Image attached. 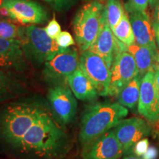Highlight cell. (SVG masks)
I'll list each match as a JSON object with an SVG mask.
<instances>
[{
    "label": "cell",
    "instance_id": "6da1fadb",
    "mask_svg": "<svg viewBox=\"0 0 159 159\" xmlns=\"http://www.w3.org/2000/svg\"><path fill=\"white\" fill-rule=\"evenodd\" d=\"M69 139L47 108L14 148L31 159H53L69 149Z\"/></svg>",
    "mask_w": 159,
    "mask_h": 159
},
{
    "label": "cell",
    "instance_id": "7a4b0ae2",
    "mask_svg": "<svg viewBox=\"0 0 159 159\" xmlns=\"http://www.w3.org/2000/svg\"><path fill=\"white\" fill-rule=\"evenodd\" d=\"M33 102H12L0 110V139L14 149L45 110Z\"/></svg>",
    "mask_w": 159,
    "mask_h": 159
},
{
    "label": "cell",
    "instance_id": "3957f363",
    "mask_svg": "<svg viewBox=\"0 0 159 159\" xmlns=\"http://www.w3.org/2000/svg\"><path fill=\"white\" fill-rule=\"evenodd\" d=\"M128 110L119 103H97L89 107L83 115L79 141L83 145L114 128L128 116Z\"/></svg>",
    "mask_w": 159,
    "mask_h": 159
},
{
    "label": "cell",
    "instance_id": "277c9868",
    "mask_svg": "<svg viewBox=\"0 0 159 159\" xmlns=\"http://www.w3.org/2000/svg\"><path fill=\"white\" fill-rule=\"evenodd\" d=\"M105 7L97 0L79 9L73 21L75 42L81 52L88 50L98 35L102 25Z\"/></svg>",
    "mask_w": 159,
    "mask_h": 159
},
{
    "label": "cell",
    "instance_id": "5b68a950",
    "mask_svg": "<svg viewBox=\"0 0 159 159\" xmlns=\"http://www.w3.org/2000/svg\"><path fill=\"white\" fill-rule=\"evenodd\" d=\"M20 38L26 56L38 63H45L66 49L59 47L55 40L47 34L44 28L35 25L22 29Z\"/></svg>",
    "mask_w": 159,
    "mask_h": 159
},
{
    "label": "cell",
    "instance_id": "8992f818",
    "mask_svg": "<svg viewBox=\"0 0 159 159\" xmlns=\"http://www.w3.org/2000/svg\"><path fill=\"white\" fill-rule=\"evenodd\" d=\"M45 80L52 85H65L67 78L80 67V56L77 49L66 48L44 63Z\"/></svg>",
    "mask_w": 159,
    "mask_h": 159
},
{
    "label": "cell",
    "instance_id": "52a82bcc",
    "mask_svg": "<svg viewBox=\"0 0 159 159\" xmlns=\"http://www.w3.org/2000/svg\"><path fill=\"white\" fill-rule=\"evenodd\" d=\"M80 68L94 85L99 96H108L111 80V69L102 57L90 50L80 55Z\"/></svg>",
    "mask_w": 159,
    "mask_h": 159
},
{
    "label": "cell",
    "instance_id": "ba28073f",
    "mask_svg": "<svg viewBox=\"0 0 159 159\" xmlns=\"http://www.w3.org/2000/svg\"><path fill=\"white\" fill-rule=\"evenodd\" d=\"M138 75L139 70L132 54L127 49L119 51L111 67L108 95L118 96L125 85Z\"/></svg>",
    "mask_w": 159,
    "mask_h": 159
},
{
    "label": "cell",
    "instance_id": "9c48e42d",
    "mask_svg": "<svg viewBox=\"0 0 159 159\" xmlns=\"http://www.w3.org/2000/svg\"><path fill=\"white\" fill-rule=\"evenodd\" d=\"M47 98L53 114L63 125L75 120L77 102L74 94L66 85H52L49 89Z\"/></svg>",
    "mask_w": 159,
    "mask_h": 159
},
{
    "label": "cell",
    "instance_id": "30bf717a",
    "mask_svg": "<svg viewBox=\"0 0 159 159\" xmlns=\"http://www.w3.org/2000/svg\"><path fill=\"white\" fill-rule=\"evenodd\" d=\"M138 111L148 122L156 123L159 121V89L154 70L147 72L142 78Z\"/></svg>",
    "mask_w": 159,
    "mask_h": 159
},
{
    "label": "cell",
    "instance_id": "8fae6325",
    "mask_svg": "<svg viewBox=\"0 0 159 159\" xmlns=\"http://www.w3.org/2000/svg\"><path fill=\"white\" fill-rule=\"evenodd\" d=\"M0 5L7 9L8 17L24 25L42 24L48 19L45 8L32 0H3Z\"/></svg>",
    "mask_w": 159,
    "mask_h": 159
},
{
    "label": "cell",
    "instance_id": "7c38bea8",
    "mask_svg": "<svg viewBox=\"0 0 159 159\" xmlns=\"http://www.w3.org/2000/svg\"><path fill=\"white\" fill-rule=\"evenodd\" d=\"M123 154L114 131L110 130L84 144L82 156L83 159H119Z\"/></svg>",
    "mask_w": 159,
    "mask_h": 159
},
{
    "label": "cell",
    "instance_id": "4fadbf2b",
    "mask_svg": "<svg viewBox=\"0 0 159 159\" xmlns=\"http://www.w3.org/2000/svg\"><path fill=\"white\" fill-rule=\"evenodd\" d=\"M113 130L122 146L124 153H128L137 142L150 136L152 128L144 119L132 117L120 121Z\"/></svg>",
    "mask_w": 159,
    "mask_h": 159
},
{
    "label": "cell",
    "instance_id": "5bb4252c",
    "mask_svg": "<svg viewBox=\"0 0 159 159\" xmlns=\"http://www.w3.org/2000/svg\"><path fill=\"white\" fill-rule=\"evenodd\" d=\"M125 49H127V46L115 37L112 30L109 27L105 17L104 9L100 30L96 40L89 50L102 57L111 69L116 55L119 51Z\"/></svg>",
    "mask_w": 159,
    "mask_h": 159
},
{
    "label": "cell",
    "instance_id": "9a60e30c",
    "mask_svg": "<svg viewBox=\"0 0 159 159\" xmlns=\"http://www.w3.org/2000/svg\"><path fill=\"white\" fill-rule=\"evenodd\" d=\"M25 55L21 40L0 38V69L16 71L25 70L27 66Z\"/></svg>",
    "mask_w": 159,
    "mask_h": 159
},
{
    "label": "cell",
    "instance_id": "2e32d148",
    "mask_svg": "<svg viewBox=\"0 0 159 159\" xmlns=\"http://www.w3.org/2000/svg\"><path fill=\"white\" fill-rule=\"evenodd\" d=\"M129 18L134 32L135 43L157 49L153 25L151 24L150 17L146 12L130 13Z\"/></svg>",
    "mask_w": 159,
    "mask_h": 159
},
{
    "label": "cell",
    "instance_id": "e0dca14e",
    "mask_svg": "<svg viewBox=\"0 0 159 159\" xmlns=\"http://www.w3.org/2000/svg\"><path fill=\"white\" fill-rule=\"evenodd\" d=\"M67 84L80 100H93L99 95L94 85L80 67L68 77Z\"/></svg>",
    "mask_w": 159,
    "mask_h": 159
},
{
    "label": "cell",
    "instance_id": "ac0fdd59",
    "mask_svg": "<svg viewBox=\"0 0 159 159\" xmlns=\"http://www.w3.org/2000/svg\"><path fill=\"white\" fill-rule=\"evenodd\" d=\"M127 50L132 54L136 61L139 74L143 77L148 71L154 70L158 50L146 46L134 44L127 46Z\"/></svg>",
    "mask_w": 159,
    "mask_h": 159
},
{
    "label": "cell",
    "instance_id": "d6986e66",
    "mask_svg": "<svg viewBox=\"0 0 159 159\" xmlns=\"http://www.w3.org/2000/svg\"><path fill=\"white\" fill-rule=\"evenodd\" d=\"M142 78L140 75H138L122 89L117 96L119 104L130 109L136 108L139 103Z\"/></svg>",
    "mask_w": 159,
    "mask_h": 159
},
{
    "label": "cell",
    "instance_id": "ffe728a7",
    "mask_svg": "<svg viewBox=\"0 0 159 159\" xmlns=\"http://www.w3.org/2000/svg\"><path fill=\"white\" fill-rule=\"evenodd\" d=\"M21 91L22 87L16 80L0 69V101L15 98Z\"/></svg>",
    "mask_w": 159,
    "mask_h": 159
},
{
    "label": "cell",
    "instance_id": "44dd1931",
    "mask_svg": "<svg viewBox=\"0 0 159 159\" xmlns=\"http://www.w3.org/2000/svg\"><path fill=\"white\" fill-rule=\"evenodd\" d=\"M112 31L115 37L126 46L135 43L134 32L128 13H124L122 19Z\"/></svg>",
    "mask_w": 159,
    "mask_h": 159
},
{
    "label": "cell",
    "instance_id": "7402d4cb",
    "mask_svg": "<svg viewBox=\"0 0 159 159\" xmlns=\"http://www.w3.org/2000/svg\"><path fill=\"white\" fill-rule=\"evenodd\" d=\"M124 13L120 0H108L105 6V14L107 22L112 30L122 19Z\"/></svg>",
    "mask_w": 159,
    "mask_h": 159
},
{
    "label": "cell",
    "instance_id": "603a6c76",
    "mask_svg": "<svg viewBox=\"0 0 159 159\" xmlns=\"http://www.w3.org/2000/svg\"><path fill=\"white\" fill-rule=\"evenodd\" d=\"M22 29L5 20H0V38L5 39H19Z\"/></svg>",
    "mask_w": 159,
    "mask_h": 159
},
{
    "label": "cell",
    "instance_id": "cb8c5ba5",
    "mask_svg": "<svg viewBox=\"0 0 159 159\" xmlns=\"http://www.w3.org/2000/svg\"><path fill=\"white\" fill-rule=\"evenodd\" d=\"M150 0H128L125 4V11L128 13L145 12Z\"/></svg>",
    "mask_w": 159,
    "mask_h": 159
},
{
    "label": "cell",
    "instance_id": "d4e9b609",
    "mask_svg": "<svg viewBox=\"0 0 159 159\" xmlns=\"http://www.w3.org/2000/svg\"><path fill=\"white\" fill-rule=\"evenodd\" d=\"M55 41H56L59 47L65 49L69 48L71 46L75 45V41L73 39L72 35L67 31L61 32L58 36L56 38Z\"/></svg>",
    "mask_w": 159,
    "mask_h": 159
},
{
    "label": "cell",
    "instance_id": "484cf974",
    "mask_svg": "<svg viewBox=\"0 0 159 159\" xmlns=\"http://www.w3.org/2000/svg\"><path fill=\"white\" fill-rule=\"evenodd\" d=\"M44 30L51 39L54 40L56 39V38L61 33V26H60L59 23L57 22V20L55 19V15L53 16V19L49 21L48 25H47V27H45Z\"/></svg>",
    "mask_w": 159,
    "mask_h": 159
},
{
    "label": "cell",
    "instance_id": "4316f807",
    "mask_svg": "<svg viewBox=\"0 0 159 159\" xmlns=\"http://www.w3.org/2000/svg\"><path fill=\"white\" fill-rule=\"evenodd\" d=\"M48 4L56 11H64L69 8L71 5L76 2L77 0H43Z\"/></svg>",
    "mask_w": 159,
    "mask_h": 159
},
{
    "label": "cell",
    "instance_id": "83f0119b",
    "mask_svg": "<svg viewBox=\"0 0 159 159\" xmlns=\"http://www.w3.org/2000/svg\"><path fill=\"white\" fill-rule=\"evenodd\" d=\"M149 146L150 144H149L148 139L143 138L134 145L130 152H132L139 157H142L148 149Z\"/></svg>",
    "mask_w": 159,
    "mask_h": 159
},
{
    "label": "cell",
    "instance_id": "f1b7e54d",
    "mask_svg": "<svg viewBox=\"0 0 159 159\" xmlns=\"http://www.w3.org/2000/svg\"><path fill=\"white\" fill-rule=\"evenodd\" d=\"M158 156V149L156 146H149L145 153L141 158H142V159H157Z\"/></svg>",
    "mask_w": 159,
    "mask_h": 159
},
{
    "label": "cell",
    "instance_id": "f546056e",
    "mask_svg": "<svg viewBox=\"0 0 159 159\" xmlns=\"http://www.w3.org/2000/svg\"><path fill=\"white\" fill-rule=\"evenodd\" d=\"M154 14H153V28L156 30L159 28V0L157 2L156 6H155Z\"/></svg>",
    "mask_w": 159,
    "mask_h": 159
},
{
    "label": "cell",
    "instance_id": "4dcf8cb0",
    "mask_svg": "<svg viewBox=\"0 0 159 159\" xmlns=\"http://www.w3.org/2000/svg\"><path fill=\"white\" fill-rule=\"evenodd\" d=\"M122 159H142V158L136 156V155L132 153V152H130V154L126 155V156L123 157Z\"/></svg>",
    "mask_w": 159,
    "mask_h": 159
},
{
    "label": "cell",
    "instance_id": "1f68e13d",
    "mask_svg": "<svg viewBox=\"0 0 159 159\" xmlns=\"http://www.w3.org/2000/svg\"><path fill=\"white\" fill-rule=\"evenodd\" d=\"M154 72H155V80H156V84L158 85L159 89V69L155 68Z\"/></svg>",
    "mask_w": 159,
    "mask_h": 159
},
{
    "label": "cell",
    "instance_id": "d6a6232c",
    "mask_svg": "<svg viewBox=\"0 0 159 159\" xmlns=\"http://www.w3.org/2000/svg\"><path fill=\"white\" fill-rule=\"evenodd\" d=\"M155 34H156V40L159 47V28L155 30Z\"/></svg>",
    "mask_w": 159,
    "mask_h": 159
},
{
    "label": "cell",
    "instance_id": "836d02e7",
    "mask_svg": "<svg viewBox=\"0 0 159 159\" xmlns=\"http://www.w3.org/2000/svg\"><path fill=\"white\" fill-rule=\"evenodd\" d=\"M158 0H150V2H149V4H150L151 7H155V6H156L157 2H158Z\"/></svg>",
    "mask_w": 159,
    "mask_h": 159
},
{
    "label": "cell",
    "instance_id": "e575fe53",
    "mask_svg": "<svg viewBox=\"0 0 159 159\" xmlns=\"http://www.w3.org/2000/svg\"><path fill=\"white\" fill-rule=\"evenodd\" d=\"M155 68L159 69V52H158V54H157V57H156V66H155ZM154 68V69H155Z\"/></svg>",
    "mask_w": 159,
    "mask_h": 159
},
{
    "label": "cell",
    "instance_id": "d590c367",
    "mask_svg": "<svg viewBox=\"0 0 159 159\" xmlns=\"http://www.w3.org/2000/svg\"><path fill=\"white\" fill-rule=\"evenodd\" d=\"M2 1H3V0H0V4L2 3Z\"/></svg>",
    "mask_w": 159,
    "mask_h": 159
},
{
    "label": "cell",
    "instance_id": "8d00e7d4",
    "mask_svg": "<svg viewBox=\"0 0 159 159\" xmlns=\"http://www.w3.org/2000/svg\"><path fill=\"white\" fill-rule=\"evenodd\" d=\"M99 1H105V0H99Z\"/></svg>",
    "mask_w": 159,
    "mask_h": 159
}]
</instances>
